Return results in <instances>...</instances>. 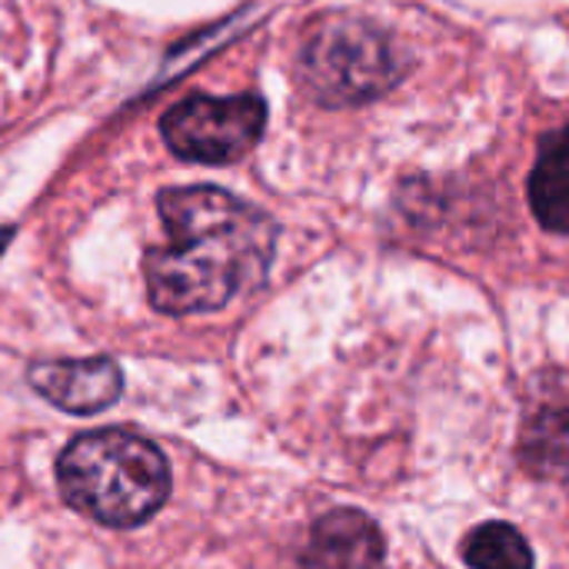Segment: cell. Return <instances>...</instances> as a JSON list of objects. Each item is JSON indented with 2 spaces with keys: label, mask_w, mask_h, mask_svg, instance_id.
<instances>
[{
  "label": "cell",
  "mask_w": 569,
  "mask_h": 569,
  "mask_svg": "<svg viewBox=\"0 0 569 569\" xmlns=\"http://www.w3.org/2000/svg\"><path fill=\"white\" fill-rule=\"evenodd\" d=\"M167 243L147 253V287L160 313H210L263 280L277 223L217 187H180L157 197Z\"/></svg>",
  "instance_id": "obj_1"
},
{
  "label": "cell",
  "mask_w": 569,
  "mask_h": 569,
  "mask_svg": "<svg viewBox=\"0 0 569 569\" xmlns=\"http://www.w3.org/2000/svg\"><path fill=\"white\" fill-rule=\"evenodd\" d=\"M63 500L107 527L143 523L170 493L163 453L130 430H90L70 440L57 463Z\"/></svg>",
  "instance_id": "obj_2"
},
{
  "label": "cell",
  "mask_w": 569,
  "mask_h": 569,
  "mask_svg": "<svg viewBox=\"0 0 569 569\" xmlns=\"http://www.w3.org/2000/svg\"><path fill=\"white\" fill-rule=\"evenodd\" d=\"M407 70L397 43L360 17H327L300 50V83L327 107H353L387 93Z\"/></svg>",
  "instance_id": "obj_3"
},
{
  "label": "cell",
  "mask_w": 569,
  "mask_h": 569,
  "mask_svg": "<svg viewBox=\"0 0 569 569\" xmlns=\"http://www.w3.org/2000/svg\"><path fill=\"white\" fill-rule=\"evenodd\" d=\"M267 127V107L257 93L180 100L160 123L173 153L200 163H230L250 153Z\"/></svg>",
  "instance_id": "obj_4"
},
{
  "label": "cell",
  "mask_w": 569,
  "mask_h": 569,
  "mask_svg": "<svg viewBox=\"0 0 569 569\" xmlns=\"http://www.w3.org/2000/svg\"><path fill=\"white\" fill-rule=\"evenodd\" d=\"M27 377H30V387L40 397H47L53 407H60L67 413L107 410L123 390L120 367L113 360H107V357L33 363L27 370Z\"/></svg>",
  "instance_id": "obj_5"
},
{
  "label": "cell",
  "mask_w": 569,
  "mask_h": 569,
  "mask_svg": "<svg viewBox=\"0 0 569 569\" xmlns=\"http://www.w3.org/2000/svg\"><path fill=\"white\" fill-rule=\"evenodd\" d=\"M303 569H387L383 540L360 510H333L317 520Z\"/></svg>",
  "instance_id": "obj_6"
},
{
  "label": "cell",
  "mask_w": 569,
  "mask_h": 569,
  "mask_svg": "<svg viewBox=\"0 0 569 569\" xmlns=\"http://www.w3.org/2000/svg\"><path fill=\"white\" fill-rule=\"evenodd\" d=\"M517 457L537 477H569V393H550L527 413Z\"/></svg>",
  "instance_id": "obj_7"
},
{
  "label": "cell",
  "mask_w": 569,
  "mask_h": 569,
  "mask_svg": "<svg viewBox=\"0 0 569 569\" xmlns=\"http://www.w3.org/2000/svg\"><path fill=\"white\" fill-rule=\"evenodd\" d=\"M530 203L547 230L569 233V127L540 143V157L530 173Z\"/></svg>",
  "instance_id": "obj_8"
},
{
  "label": "cell",
  "mask_w": 569,
  "mask_h": 569,
  "mask_svg": "<svg viewBox=\"0 0 569 569\" xmlns=\"http://www.w3.org/2000/svg\"><path fill=\"white\" fill-rule=\"evenodd\" d=\"M463 560L473 569H533L523 533L510 523H483L463 543Z\"/></svg>",
  "instance_id": "obj_9"
}]
</instances>
